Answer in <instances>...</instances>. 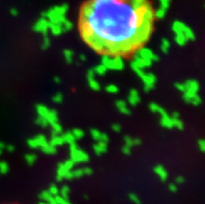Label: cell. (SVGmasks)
Masks as SVG:
<instances>
[{
  "label": "cell",
  "mask_w": 205,
  "mask_h": 204,
  "mask_svg": "<svg viewBox=\"0 0 205 204\" xmlns=\"http://www.w3.org/2000/svg\"><path fill=\"white\" fill-rule=\"evenodd\" d=\"M105 90H106V92H107V93H110V94H116V93L119 92L118 87H117V85H107V87H105Z\"/></svg>",
  "instance_id": "cell-31"
},
{
  "label": "cell",
  "mask_w": 205,
  "mask_h": 204,
  "mask_svg": "<svg viewBox=\"0 0 205 204\" xmlns=\"http://www.w3.org/2000/svg\"><path fill=\"white\" fill-rule=\"evenodd\" d=\"M154 172L162 181H166L167 179H168L169 174H168V172H167V170L164 169L162 166H160V165L156 166V167L154 168Z\"/></svg>",
  "instance_id": "cell-10"
},
{
  "label": "cell",
  "mask_w": 205,
  "mask_h": 204,
  "mask_svg": "<svg viewBox=\"0 0 205 204\" xmlns=\"http://www.w3.org/2000/svg\"><path fill=\"white\" fill-rule=\"evenodd\" d=\"M175 41H176V43L179 45V46H184L185 44L187 43V40L185 39L182 35H176L175 36Z\"/></svg>",
  "instance_id": "cell-25"
},
{
  "label": "cell",
  "mask_w": 205,
  "mask_h": 204,
  "mask_svg": "<svg viewBox=\"0 0 205 204\" xmlns=\"http://www.w3.org/2000/svg\"><path fill=\"white\" fill-rule=\"evenodd\" d=\"M49 46H50V41H49V39H48L47 37H45V39H44V43L42 44V48L47 49Z\"/></svg>",
  "instance_id": "cell-39"
},
{
  "label": "cell",
  "mask_w": 205,
  "mask_h": 204,
  "mask_svg": "<svg viewBox=\"0 0 205 204\" xmlns=\"http://www.w3.org/2000/svg\"><path fill=\"white\" fill-rule=\"evenodd\" d=\"M170 42L168 41V40L164 39L162 41V44H160V49H162V51L164 53H168L169 52V49H170Z\"/></svg>",
  "instance_id": "cell-24"
},
{
  "label": "cell",
  "mask_w": 205,
  "mask_h": 204,
  "mask_svg": "<svg viewBox=\"0 0 205 204\" xmlns=\"http://www.w3.org/2000/svg\"><path fill=\"white\" fill-rule=\"evenodd\" d=\"M7 171H9V165L6 163H0V172L5 174Z\"/></svg>",
  "instance_id": "cell-34"
},
{
  "label": "cell",
  "mask_w": 205,
  "mask_h": 204,
  "mask_svg": "<svg viewBox=\"0 0 205 204\" xmlns=\"http://www.w3.org/2000/svg\"><path fill=\"white\" fill-rule=\"evenodd\" d=\"M101 134H102V132H100V131L97 130V129H92V130H91L92 138H93L95 141H97V142H100V140H101Z\"/></svg>",
  "instance_id": "cell-28"
},
{
  "label": "cell",
  "mask_w": 205,
  "mask_h": 204,
  "mask_svg": "<svg viewBox=\"0 0 205 204\" xmlns=\"http://www.w3.org/2000/svg\"><path fill=\"white\" fill-rule=\"evenodd\" d=\"M70 155H71V161L75 163H83V161H89V155L87 152L82 151L78 148L76 143L70 145Z\"/></svg>",
  "instance_id": "cell-2"
},
{
  "label": "cell",
  "mask_w": 205,
  "mask_h": 204,
  "mask_svg": "<svg viewBox=\"0 0 205 204\" xmlns=\"http://www.w3.org/2000/svg\"><path fill=\"white\" fill-rule=\"evenodd\" d=\"M25 161H26V163H27L29 166L33 165L34 161H37V155H36V154H33V153L26 154V155H25Z\"/></svg>",
  "instance_id": "cell-22"
},
{
  "label": "cell",
  "mask_w": 205,
  "mask_h": 204,
  "mask_svg": "<svg viewBox=\"0 0 205 204\" xmlns=\"http://www.w3.org/2000/svg\"><path fill=\"white\" fill-rule=\"evenodd\" d=\"M51 127H52V130H53V135H59L61 134V132L63 131L62 126L58 124V122L51 124Z\"/></svg>",
  "instance_id": "cell-23"
},
{
  "label": "cell",
  "mask_w": 205,
  "mask_h": 204,
  "mask_svg": "<svg viewBox=\"0 0 205 204\" xmlns=\"http://www.w3.org/2000/svg\"><path fill=\"white\" fill-rule=\"evenodd\" d=\"M176 89L178 90V91H180L181 93H184L185 91H186V87H185V83L184 82H177L175 85Z\"/></svg>",
  "instance_id": "cell-33"
},
{
  "label": "cell",
  "mask_w": 205,
  "mask_h": 204,
  "mask_svg": "<svg viewBox=\"0 0 205 204\" xmlns=\"http://www.w3.org/2000/svg\"><path fill=\"white\" fill-rule=\"evenodd\" d=\"M172 119H173V118H172ZM173 127H176V128L179 129V130H182V129L184 128V124H183V122L181 121L179 118H176V119H173Z\"/></svg>",
  "instance_id": "cell-26"
},
{
  "label": "cell",
  "mask_w": 205,
  "mask_h": 204,
  "mask_svg": "<svg viewBox=\"0 0 205 204\" xmlns=\"http://www.w3.org/2000/svg\"><path fill=\"white\" fill-rule=\"evenodd\" d=\"M53 101H54V102H56V103H59V102H62L63 101V95L61 94V93H57L56 95H54V96H53Z\"/></svg>",
  "instance_id": "cell-36"
},
{
  "label": "cell",
  "mask_w": 205,
  "mask_h": 204,
  "mask_svg": "<svg viewBox=\"0 0 205 204\" xmlns=\"http://www.w3.org/2000/svg\"><path fill=\"white\" fill-rule=\"evenodd\" d=\"M124 140H125V145L130 147V148L141 144V141H140L139 139H132V138H130V136H125Z\"/></svg>",
  "instance_id": "cell-19"
},
{
  "label": "cell",
  "mask_w": 205,
  "mask_h": 204,
  "mask_svg": "<svg viewBox=\"0 0 205 204\" xmlns=\"http://www.w3.org/2000/svg\"><path fill=\"white\" fill-rule=\"evenodd\" d=\"M107 149V144L103 142H97V144L94 145V151L96 152L97 155H101L102 153H104Z\"/></svg>",
  "instance_id": "cell-15"
},
{
  "label": "cell",
  "mask_w": 205,
  "mask_h": 204,
  "mask_svg": "<svg viewBox=\"0 0 205 204\" xmlns=\"http://www.w3.org/2000/svg\"><path fill=\"white\" fill-rule=\"evenodd\" d=\"M128 102H129L132 106H135L140 102V95L137 90H131V91H130L129 96H128Z\"/></svg>",
  "instance_id": "cell-11"
},
{
  "label": "cell",
  "mask_w": 205,
  "mask_h": 204,
  "mask_svg": "<svg viewBox=\"0 0 205 204\" xmlns=\"http://www.w3.org/2000/svg\"><path fill=\"white\" fill-rule=\"evenodd\" d=\"M154 13L147 0H90L80 11L81 38L110 58L137 52L152 33Z\"/></svg>",
  "instance_id": "cell-1"
},
{
  "label": "cell",
  "mask_w": 205,
  "mask_h": 204,
  "mask_svg": "<svg viewBox=\"0 0 205 204\" xmlns=\"http://www.w3.org/2000/svg\"><path fill=\"white\" fill-rule=\"evenodd\" d=\"M122 151H123L124 154H130V151H131V150H130V147L125 145V146L123 147V150H122Z\"/></svg>",
  "instance_id": "cell-45"
},
{
  "label": "cell",
  "mask_w": 205,
  "mask_h": 204,
  "mask_svg": "<svg viewBox=\"0 0 205 204\" xmlns=\"http://www.w3.org/2000/svg\"><path fill=\"white\" fill-rule=\"evenodd\" d=\"M94 72H95V74H98V75H103V74L106 72V68H105L104 66H103L102 64H100V65H98L97 67H95L94 68Z\"/></svg>",
  "instance_id": "cell-27"
},
{
  "label": "cell",
  "mask_w": 205,
  "mask_h": 204,
  "mask_svg": "<svg viewBox=\"0 0 205 204\" xmlns=\"http://www.w3.org/2000/svg\"><path fill=\"white\" fill-rule=\"evenodd\" d=\"M36 122H37V124L41 125V126H47L48 125L47 120L44 119V118H42V117H38V119L36 120Z\"/></svg>",
  "instance_id": "cell-35"
},
{
  "label": "cell",
  "mask_w": 205,
  "mask_h": 204,
  "mask_svg": "<svg viewBox=\"0 0 205 204\" xmlns=\"http://www.w3.org/2000/svg\"><path fill=\"white\" fill-rule=\"evenodd\" d=\"M72 135L74 136V139H75L76 141L79 140V139H81L82 136L84 135V132L81 130V129H74L73 131H72Z\"/></svg>",
  "instance_id": "cell-30"
},
{
  "label": "cell",
  "mask_w": 205,
  "mask_h": 204,
  "mask_svg": "<svg viewBox=\"0 0 205 204\" xmlns=\"http://www.w3.org/2000/svg\"><path fill=\"white\" fill-rule=\"evenodd\" d=\"M116 105H117V108L120 110V112L124 114V115H129L130 114V110L128 108L127 104L124 100H118L116 102Z\"/></svg>",
  "instance_id": "cell-14"
},
{
  "label": "cell",
  "mask_w": 205,
  "mask_h": 204,
  "mask_svg": "<svg viewBox=\"0 0 205 204\" xmlns=\"http://www.w3.org/2000/svg\"><path fill=\"white\" fill-rule=\"evenodd\" d=\"M149 107H150V109L152 110V112H157V114H159L160 117H162V116L167 115L166 110H164L162 107H160L159 105H157V104H156V103H151L150 105H149Z\"/></svg>",
  "instance_id": "cell-18"
},
{
  "label": "cell",
  "mask_w": 205,
  "mask_h": 204,
  "mask_svg": "<svg viewBox=\"0 0 205 204\" xmlns=\"http://www.w3.org/2000/svg\"><path fill=\"white\" fill-rule=\"evenodd\" d=\"M73 165H74V163L71 161V159L61 163V165L58 166V169H57V179H58V180H62L63 178H65L67 173L72 170Z\"/></svg>",
  "instance_id": "cell-6"
},
{
  "label": "cell",
  "mask_w": 205,
  "mask_h": 204,
  "mask_svg": "<svg viewBox=\"0 0 205 204\" xmlns=\"http://www.w3.org/2000/svg\"><path fill=\"white\" fill-rule=\"evenodd\" d=\"M140 77L143 79L144 83H145V90H146L147 92H148V91H151V90L154 87V85H155V82H156V77H155L154 74L143 72V73L140 75Z\"/></svg>",
  "instance_id": "cell-5"
},
{
  "label": "cell",
  "mask_w": 205,
  "mask_h": 204,
  "mask_svg": "<svg viewBox=\"0 0 205 204\" xmlns=\"http://www.w3.org/2000/svg\"><path fill=\"white\" fill-rule=\"evenodd\" d=\"M101 64L106 69L110 70H121L124 68V62L122 60V58H110V56L104 55Z\"/></svg>",
  "instance_id": "cell-3"
},
{
  "label": "cell",
  "mask_w": 205,
  "mask_h": 204,
  "mask_svg": "<svg viewBox=\"0 0 205 204\" xmlns=\"http://www.w3.org/2000/svg\"><path fill=\"white\" fill-rule=\"evenodd\" d=\"M62 136H63V140H64V143H68L69 145H72V144H74V143H76V140L74 139V136L72 135L71 132L65 133Z\"/></svg>",
  "instance_id": "cell-20"
},
{
  "label": "cell",
  "mask_w": 205,
  "mask_h": 204,
  "mask_svg": "<svg viewBox=\"0 0 205 204\" xmlns=\"http://www.w3.org/2000/svg\"><path fill=\"white\" fill-rule=\"evenodd\" d=\"M47 143H48L47 139H46V136H44V135H38V136H36L34 139H30V140L27 141L28 146H29L30 148H32V149H38V148L41 149L42 147L45 146Z\"/></svg>",
  "instance_id": "cell-7"
},
{
  "label": "cell",
  "mask_w": 205,
  "mask_h": 204,
  "mask_svg": "<svg viewBox=\"0 0 205 204\" xmlns=\"http://www.w3.org/2000/svg\"><path fill=\"white\" fill-rule=\"evenodd\" d=\"M112 128L115 132H120V131H121V126H120V124H112Z\"/></svg>",
  "instance_id": "cell-41"
},
{
  "label": "cell",
  "mask_w": 205,
  "mask_h": 204,
  "mask_svg": "<svg viewBox=\"0 0 205 204\" xmlns=\"http://www.w3.org/2000/svg\"><path fill=\"white\" fill-rule=\"evenodd\" d=\"M175 182H176V183H178V184L183 183V182H184V177H182V176H178V177H176Z\"/></svg>",
  "instance_id": "cell-42"
},
{
  "label": "cell",
  "mask_w": 205,
  "mask_h": 204,
  "mask_svg": "<svg viewBox=\"0 0 205 204\" xmlns=\"http://www.w3.org/2000/svg\"><path fill=\"white\" fill-rule=\"evenodd\" d=\"M64 55H65V58H66L67 63H69V64L72 63V60H73V56H74L72 51L69 50V49H66V50L64 51Z\"/></svg>",
  "instance_id": "cell-29"
},
{
  "label": "cell",
  "mask_w": 205,
  "mask_h": 204,
  "mask_svg": "<svg viewBox=\"0 0 205 204\" xmlns=\"http://www.w3.org/2000/svg\"><path fill=\"white\" fill-rule=\"evenodd\" d=\"M88 81H89V85L94 91H99L100 90V85L99 82L95 79V72L93 69H90L88 71Z\"/></svg>",
  "instance_id": "cell-9"
},
{
  "label": "cell",
  "mask_w": 205,
  "mask_h": 204,
  "mask_svg": "<svg viewBox=\"0 0 205 204\" xmlns=\"http://www.w3.org/2000/svg\"><path fill=\"white\" fill-rule=\"evenodd\" d=\"M48 192L50 193L51 195H56L57 193H58V188H56L55 186H51V188H50V190H48Z\"/></svg>",
  "instance_id": "cell-40"
},
{
  "label": "cell",
  "mask_w": 205,
  "mask_h": 204,
  "mask_svg": "<svg viewBox=\"0 0 205 204\" xmlns=\"http://www.w3.org/2000/svg\"><path fill=\"white\" fill-rule=\"evenodd\" d=\"M169 188H170L171 192L175 193L177 190V186H176V183H170L169 184Z\"/></svg>",
  "instance_id": "cell-43"
},
{
  "label": "cell",
  "mask_w": 205,
  "mask_h": 204,
  "mask_svg": "<svg viewBox=\"0 0 205 204\" xmlns=\"http://www.w3.org/2000/svg\"><path fill=\"white\" fill-rule=\"evenodd\" d=\"M204 6H205V5H204Z\"/></svg>",
  "instance_id": "cell-48"
},
{
  "label": "cell",
  "mask_w": 205,
  "mask_h": 204,
  "mask_svg": "<svg viewBox=\"0 0 205 204\" xmlns=\"http://www.w3.org/2000/svg\"><path fill=\"white\" fill-rule=\"evenodd\" d=\"M198 146L199 149L201 152H204L205 153V140H199L198 141Z\"/></svg>",
  "instance_id": "cell-37"
},
{
  "label": "cell",
  "mask_w": 205,
  "mask_h": 204,
  "mask_svg": "<svg viewBox=\"0 0 205 204\" xmlns=\"http://www.w3.org/2000/svg\"><path fill=\"white\" fill-rule=\"evenodd\" d=\"M129 197L131 198V200L132 201H135V202H137V203H140V200H139V198L137 197L135 195H133V194H130L129 195Z\"/></svg>",
  "instance_id": "cell-46"
},
{
  "label": "cell",
  "mask_w": 205,
  "mask_h": 204,
  "mask_svg": "<svg viewBox=\"0 0 205 204\" xmlns=\"http://www.w3.org/2000/svg\"><path fill=\"white\" fill-rule=\"evenodd\" d=\"M41 150L43 152H45V153H47V154H54L55 152H56V148H55V147H53V146H51V145L49 144V142H48L44 147H42Z\"/></svg>",
  "instance_id": "cell-21"
},
{
  "label": "cell",
  "mask_w": 205,
  "mask_h": 204,
  "mask_svg": "<svg viewBox=\"0 0 205 204\" xmlns=\"http://www.w3.org/2000/svg\"><path fill=\"white\" fill-rule=\"evenodd\" d=\"M80 60H85V55L80 54Z\"/></svg>",
  "instance_id": "cell-47"
},
{
  "label": "cell",
  "mask_w": 205,
  "mask_h": 204,
  "mask_svg": "<svg viewBox=\"0 0 205 204\" xmlns=\"http://www.w3.org/2000/svg\"><path fill=\"white\" fill-rule=\"evenodd\" d=\"M49 144L56 148L57 146H61V145L65 144V143H64V140H63V136L59 134V135H53L51 141L49 142Z\"/></svg>",
  "instance_id": "cell-17"
},
{
  "label": "cell",
  "mask_w": 205,
  "mask_h": 204,
  "mask_svg": "<svg viewBox=\"0 0 205 204\" xmlns=\"http://www.w3.org/2000/svg\"><path fill=\"white\" fill-rule=\"evenodd\" d=\"M160 1V5H162V9H168L169 5H170V0H159Z\"/></svg>",
  "instance_id": "cell-38"
},
{
  "label": "cell",
  "mask_w": 205,
  "mask_h": 204,
  "mask_svg": "<svg viewBox=\"0 0 205 204\" xmlns=\"http://www.w3.org/2000/svg\"><path fill=\"white\" fill-rule=\"evenodd\" d=\"M135 58L147 60V62L150 63H153L155 60H159V58H158L157 55L155 54L152 50H149V49H140L137 52V54H135Z\"/></svg>",
  "instance_id": "cell-4"
},
{
  "label": "cell",
  "mask_w": 205,
  "mask_h": 204,
  "mask_svg": "<svg viewBox=\"0 0 205 204\" xmlns=\"http://www.w3.org/2000/svg\"><path fill=\"white\" fill-rule=\"evenodd\" d=\"M166 12H167V9L160 7L159 9H157V11L155 12L154 16L156 17V18H158V19H162L164 17V15H166Z\"/></svg>",
  "instance_id": "cell-32"
},
{
  "label": "cell",
  "mask_w": 205,
  "mask_h": 204,
  "mask_svg": "<svg viewBox=\"0 0 205 204\" xmlns=\"http://www.w3.org/2000/svg\"><path fill=\"white\" fill-rule=\"evenodd\" d=\"M49 29L51 30V32H52L54 36L61 35V33L64 31V28H63L62 22H61V23H50Z\"/></svg>",
  "instance_id": "cell-16"
},
{
  "label": "cell",
  "mask_w": 205,
  "mask_h": 204,
  "mask_svg": "<svg viewBox=\"0 0 205 204\" xmlns=\"http://www.w3.org/2000/svg\"><path fill=\"white\" fill-rule=\"evenodd\" d=\"M49 26H50V22L45 18L40 19L39 21H37V23L34 24L33 29L38 32H41V33H44L46 35V32L49 30Z\"/></svg>",
  "instance_id": "cell-8"
},
{
  "label": "cell",
  "mask_w": 205,
  "mask_h": 204,
  "mask_svg": "<svg viewBox=\"0 0 205 204\" xmlns=\"http://www.w3.org/2000/svg\"><path fill=\"white\" fill-rule=\"evenodd\" d=\"M185 87H186V91H191V92L198 93V91L200 90V85L197 80L194 79H189L185 82Z\"/></svg>",
  "instance_id": "cell-12"
},
{
  "label": "cell",
  "mask_w": 205,
  "mask_h": 204,
  "mask_svg": "<svg viewBox=\"0 0 205 204\" xmlns=\"http://www.w3.org/2000/svg\"><path fill=\"white\" fill-rule=\"evenodd\" d=\"M61 193H62V195L64 196L65 198L67 197V194L69 193V188H67V186H64V188H62V190H61Z\"/></svg>",
  "instance_id": "cell-44"
},
{
  "label": "cell",
  "mask_w": 205,
  "mask_h": 204,
  "mask_svg": "<svg viewBox=\"0 0 205 204\" xmlns=\"http://www.w3.org/2000/svg\"><path fill=\"white\" fill-rule=\"evenodd\" d=\"M160 124L164 128H173V119L171 116H168V114L160 117Z\"/></svg>",
  "instance_id": "cell-13"
}]
</instances>
